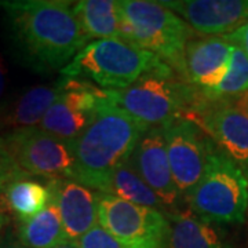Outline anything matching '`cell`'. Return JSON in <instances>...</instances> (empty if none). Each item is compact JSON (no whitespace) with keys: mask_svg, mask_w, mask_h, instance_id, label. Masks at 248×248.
Listing matches in <instances>:
<instances>
[{"mask_svg":"<svg viewBox=\"0 0 248 248\" xmlns=\"http://www.w3.org/2000/svg\"><path fill=\"white\" fill-rule=\"evenodd\" d=\"M16 234L27 248H54L68 241L54 203L25 221H16Z\"/></svg>","mask_w":248,"mask_h":248,"instance_id":"cell-21","label":"cell"},{"mask_svg":"<svg viewBox=\"0 0 248 248\" xmlns=\"http://www.w3.org/2000/svg\"><path fill=\"white\" fill-rule=\"evenodd\" d=\"M189 210L215 223H241L248 208V179L217 146L203 177L186 196Z\"/></svg>","mask_w":248,"mask_h":248,"instance_id":"cell-6","label":"cell"},{"mask_svg":"<svg viewBox=\"0 0 248 248\" xmlns=\"http://www.w3.org/2000/svg\"><path fill=\"white\" fill-rule=\"evenodd\" d=\"M102 97L146 128H167L184 119L200 93L172 69L142 76L123 90H102Z\"/></svg>","mask_w":248,"mask_h":248,"instance_id":"cell-4","label":"cell"},{"mask_svg":"<svg viewBox=\"0 0 248 248\" xmlns=\"http://www.w3.org/2000/svg\"><path fill=\"white\" fill-rule=\"evenodd\" d=\"M0 152L19 174L50 179H73L75 157L71 143L39 127L0 135Z\"/></svg>","mask_w":248,"mask_h":248,"instance_id":"cell-7","label":"cell"},{"mask_svg":"<svg viewBox=\"0 0 248 248\" xmlns=\"http://www.w3.org/2000/svg\"><path fill=\"white\" fill-rule=\"evenodd\" d=\"M146 130L149 128L104 98L93 123L71 143L73 179L93 189L99 179L130 160Z\"/></svg>","mask_w":248,"mask_h":248,"instance_id":"cell-2","label":"cell"},{"mask_svg":"<svg viewBox=\"0 0 248 248\" xmlns=\"http://www.w3.org/2000/svg\"><path fill=\"white\" fill-rule=\"evenodd\" d=\"M0 248H27L19 240L14 232H7L0 237Z\"/></svg>","mask_w":248,"mask_h":248,"instance_id":"cell-26","label":"cell"},{"mask_svg":"<svg viewBox=\"0 0 248 248\" xmlns=\"http://www.w3.org/2000/svg\"><path fill=\"white\" fill-rule=\"evenodd\" d=\"M62 91L39 128L72 143L93 123L102 102V89L86 80L61 78Z\"/></svg>","mask_w":248,"mask_h":248,"instance_id":"cell-10","label":"cell"},{"mask_svg":"<svg viewBox=\"0 0 248 248\" xmlns=\"http://www.w3.org/2000/svg\"><path fill=\"white\" fill-rule=\"evenodd\" d=\"M171 69L157 55L120 39L93 40L63 69V78L90 80L102 90H123L142 76Z\"/></svg>","mask_w":248,"mask_h":248,"instance_id":"cell-5","label":"cell"},{"mask_svg":"<svg viewBox=\"0 0 248 248\" xmlns=\"http://www.w3.org/2000/svg\"><path fill=\"white\" fill-rule=\"evenodd\" d=\"M166 143L171 174L185 200L203 177L215 143L197 124L185 117L166 128Z\"/></svg>","mask_w":248,"mask_h":248,"instance_id":"cell-11","label":"cell"},{"mask_svg":"<svg viewBox=\"0 0 248 248\" xmlns=\"http://www.w3.org/2000/svg\"><path fill=\"white\" fill-rule=\"evenodd\" d=\"M72 7L83 33L89 40H122L117 0H80L73 3Z\"/></svg>","mask_w":248,"mask_h":248,"instance_id":"cell-20","label":"cell"},{"mask_svg":"<svg viewBox=\"0 0 248 248\" xmlns=\"http://www.w3.org/2000/svg\"><path fill=\"white\" fill-rule=\"evenodd\" d=\"M61 91L62 81L60 79L54 86H33L25 90L13 102L0 105V131L9 133L39 127Z\"/></svg>","mask_w":248,"mask_h":248,"instance_id":"cell-16","label":"cell"},{"mask_svg":"<svg viewBox=\"0 0 248 248\" xmlns=\"http://www.w3.org/2000/svg\"><path fill=\"white\" fill-rule=\"evenodd\" d=\"M120 35L125 43L157 55L186 80L185 46L196 33L182 18L151 0H117Z\"/></svg>","mask_w":248,"mask_h":248,"instance_id":"cell-3","label":"cell"},{"mask_svg":"<svg viewBox=\"0 0 248 248\" xmlns=\"http://www.w3.org/2000/svg\"><path fill=\"white\" fill-rule=\"evenodd\" d=\"M93 190L98 193L113 196L128 203L151 207L163 213H167V208L161 203L156 193L146 185L142 178L131 166L130 160L122 166L110 171L107 177L99 179L94 185Z\"/></svg>","mask_w":248,"mask_h":248,"instance_id":"cell-19","label":"cell"},{"mask_svg":"<svg viewBox=\"0 0 248 248\" xmlns=\"http://www.w3.org/2000/svg\"><path fill=\"white\" fill-rule=\"evenodd\" d=\"M246 219H247V222H248V208H247V214H246Z\"/></svg>","mask_w":248,"mask_h":248,"instance_id":"cell-30","label":"cell"},{"mask_svg":"<svg viewBox=\"0 0 248 248\" xmlns=\"http://www.w3.org/2000/svg\"><path fill=\"white\" fill-rule=\"evenodd\" d=\"M200 36H228L248 22V0L160 1Z\"/></svg>","mask_w":248,"mask_h":248,"instance_id":"cell-13","label":"cell"},{"mask_svg":"<svg viewBox=\"0 0 248 248\" xmlns=\"http://www.w3.org/2000/svg\"><path fill=\"white\" fill-rule=\"evenodd\" d=\"M225 37H228L232 43L239 45L248 58V22H246L243 27L237 29L236 32H233L232 35L225 36Z\"/></svg>","mask_w":248,"mask_h":248,"instance_id":"cell-25","label":"cell"},{"mask_svg":"<svg viewBox=\"0 0 248 248\" xmlns=\"http://www.w3.org/2000/svg\"><path fill=\"white\" fill-rule=\"evenodd\" d=\"M54 248H79V246L76 243H72V241H65V243H62V244Z\"/></svg>","mask_w":248,"mask_h":248,"instance_id":"cell-28","label":"cell"},{"mask_svg":"<svg viewBox=\"0 0 248 248\" xmlns=\"http://www.w3.org/2000/svg\"><path fill=\"white\" fill-rule=\"evenodd\" d=\"M18 174L19 172L16 171V169L11 166V163L0 152V197H1V192L4 189V186L7 185V182Z\"/></svg>","mask_w":248,"mask_h":248,"instance_id":"cell-24","label":"cell"},{"mask_svg":"<svg viewBox=\"0 0 248 248\" xmlns=\"http://www.w3.org/2000/svg\"><path fill=\"white\" fill-rule=\"evenodd\" d=\"M130 163L142 181L164 204L167 213L178 211L182 196L179 195L171 174L166 128H149L142 134L130 157Z\"/></svg>","mask_w":248,"mask_h":248,"instance_id":"cell-12","label":"cell"},{"mask_svg":"<svg viewBox=\"0 0 248 248\" xmlns=\"http://www.w3.org/2000/svg\"><path fill=\"white\" fill-rule=\"evenodd\" d=\"M233 43L225 36H200L185 46L186 81L200 93L215 89L231 63Z\"/></svg>","mask_w":248,"mask_h":248,"instance_id":"cell-15","label":"cell"},{"mask_svg":"<svg viewBox=\"0 0 248 248\" xmlns=\"http://www.w3.org/2000/svg\"><path fill=\"white\" fill-rule=\"evenodd\" d=\"M99 225L125 248H167V213L99 193Z\"/></svg>","mask_w":248,"mask_h":248,"instance_id":"cell-8","label":"cell"},{"mask_svg":"<svg viewBox=\"0 0 248 248\" xmlns=\"http://www.w3.org/2000/svg\"><path fill=\"white\" fill-rule=\"evenodd\" d=\"M207 134L248 179V113L233 99L207 101L200 95L185 116Z\"/></svg>","mask_w":248,"mask_h":248,"instance_id":"cell-9","label":"cell"},{"mask_svg":"<svg viewBox=\"0 0 248 248\" xmlns=\"http://www.w3.org/2000/svg\"><path fill=\"white\" fill-rule=\"evenodd\" d=\"M60 0L0 1L22 58L37 71H61L89 45L73 13Z\"/></svg>","mask_w":248,"mask_h":248,"instance_id":"cell-1","label":"cell"},{"mask_svg":"<svg viewBox=\"0 0 248 248\" xmlns=\"http://www.w3.org/2000/svg\"><path fill=\"white\" fill-rule=\"evenodd\" d=\"M76 244L79 246V248H125L101 225H98L87 234H84Z\"/></svg>","mask_w":248,"mask_h":248,"instance_id":"cell-23","label":"cell"},{"mask_svg":"<svg viewBox=\"0 0 248 248\" xmlns=\"http://www.w3.org/2000/svg\"><path fill=\"white\" fill-rule=\"evenodd\" d=\"M51 202L57 207L68 241L78 243L99 225V193L75 179H50Z\"/></svg>","mask_w":248,"mask_h":248,"instance_id":"cell-14","label":"cell"},{"mask_svg":"<svg viewBox=\"0 0 248 248\" xmlns=\"http://www.w3.org/2000/svg\"><path fill=\"white\" fill-rule=\"evenodd\" d=\"M4 225H6V217H4V213L0 210V237H1V231Z\"/></svg>","mask_w":248,"mask_h":248,"instance_id":"cell-29","label":"cell"},{"mask_svg":"<svg viewBox=\"0 0 248 248\" xmlns=\"http://www.w3.org/2000/svg\"><path fill=\"white\" fill-rule=\"evenodd\" d=\"M6 86H7V66H6L4 58L0 54V101L4 95Z\"/></svg>","mask_w":248,"mask_h":248,"instance_id":"cell-27","label":"cell"},{"mask_svg":"<svg viewBox=\"0 0 248 248\" xmlns=\"http://www.w3.org/2000/svg\"><path fill=\"white\" fill-rule=\"evenodd\" d=\"M170 236L167 248H233L221 223L207 221L190 210L167 213Z\"/></svg>","mask_w":248,"mask_h":248,"instance_id":"cell-17","label":"cell"},{"mask_svg":"<svg viewBox=\"0 0 248 248\" xmlns=\"http://www.w3.org/2000/svg\"><path fill=\"white\" fill-rule=\"evenodd\" d=\"M248 91V58L239 45L233 43L231 63L222 81L213 90L200 93L207 101L234 99Z\"/></svg>","mask_w":248,"mask_h":248,"instance_id":"cell-22","label":"cell"},{"mask_svg":"<svg viewBox=\"0 0 248 248\" xmlns=\"http://www.w3.org/2000/svg\"><path fill=\"white\" fill-rule=\"evenodd\" d=\"M4 203L16 221H25L42 213L51 203V189L48 181L43 184L40 179L18 174L4 186L0 204Z\"/></svg>","mask_w":248,"mask_h":248,"instance_id":"cell-18","label":"cell"}]
</instances>
